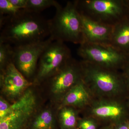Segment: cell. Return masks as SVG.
Returning a JSON list of instances; mask_svg holds the SVG:
<instances>
[{
	"mask_svg": "<svg viewBox=\"0 0 129 129\" xmlns=\"http://www.w3.org/2000/svg\"><path fill=\"white\" fill-rule=\"evenodd\" d=\"M50 20L25 9L18 15L0 17V41L13 46L43 41L50 36Z\"/></svg>",
	"mask_w": 129,
	"mask_h": 129,
	"instance_id": "6da1fadb",
	"label": "cell"
},
{
	"mask_svg": "<svg viewBox=\"0 0 129 129\" xmlns=\"http://www.w3.org/2000/svg\"><path fill=\"white\" fill-rule=\"evenodd\" d=\"M82 79L93 96L98 98H121L128 91L119 70L108 69L81 61Z\"/></svg>",
	"mask_w": 129,
	"mask_h": 129,
	"instance_id": "7a4b0ae2",
	"label": "cell"
},
{
	"mask_svg": "<svg viewBox=\"0 0 129 129\" xmlns=\"http://www.w3.org/2000/svg\"><path fill=\"white\" fill-rule=\"evenodd\" d=\"M50 35L53 41L70 42L80 45L84 42L80 14L75 1L56 9L55 17L50 19Z\"/></svg>",
	"mask_w": 129,
	"mask_h": 129,
	"instance_id": "3957f363",
	"label": "cell"
},
{
	"mask_svg": "<svg viewBox=\"0 0 129 129\" xmlns=\"http://www.w3.org/2000/svg\"><path fill=\"white\" fill-rule=\"evenodd\" d=\"M74 1L80 14L106 25L114 26L128 16L127 0Z\"/></svg>",
	"mask_w": 129,
	"mask_h": 129,
	"instance_id": "277c9868",
	"label": "cell"
},
{
	"mask_svg": "<svg viewBox=\"0 0 129 129\" xmlns=\"http://www.w3.org/2000/svg\"><path fill=\"white\" fill-rule=\"evenodd\" d=\"M77 53L84 61L117 70H121L129 56L110 45L85 42L80 45Z\"/></svg>",
	"mask_w": 129,
	"mask_h": 129,
	"instance_id": "5b68a950",
	"label": "cell"
},
{
	"mask_svg": "<svg viewBox=\"0 0 129 129\" xmlns=\"http://www.w3.org/2000/svg\"><path fill=\"white\" fill-rule=\"evenodd\" d=\"M72 58L71 51L64 42H52L40 56L35 75L36 80L42 81L53 76Z\"/></svg>",
	"mask_w": 129,
	"mask_h": 129,
	"instance_id": "8992f818",
	"label": "cell"
},
{
	"mask_svg": "<svg viewBox=\"0 0 129 129\" xmlns=\"http://www.w3.org/2000/svg\"><path fill=\"white\" fill-rule=\"evenodd\" d=\"M36 106L33 91L27 89L11 104L6 115L0 119V129H23L32 117Z\"/></svg>",
	"mask_w": 129,
	"mask_h": 129,
	"instance_id": "52a82bcc",
	"label": "cell"
},
{
	"mask_svg": "<svg viewBox=\"0 0 129 129\" xmlns=\"http://www.w3.org/2000/svg\"><path fill=\"white\" fill-rule=\"evenodd\" d=\"M53 41L48 37L43 41L19 46H13L12 63L25 78L35 75L40 56Z\"/></svg>",
	"mask_w": 129,
	"mask_h": 129,
	"instance_id": "ba28073f",
	"label": "cell"
},
{
	"mask_svg": "<svg viewBox=\"0 0 129 129\" xmlns=\"http://www.w3.org/2000/svg\"><path fill=\"white\" fill-rule=\"evenodd\" d=\"M121 98H98L89 104L90 113L95 119L111 122L113 124L128 120L129 110L127 102Z\"/></svg>",
	"mask_w": 129,
	"mask_h": 129,
	"instance_id": "9c48e42d",
	"label": "cell"
},
{
	"mask_svg": "<svg viewBox=\"0 0 129 129\" xmlns=\"http://www.w3.org/2000/svg\"><path fill=\"white\" fill-rule=\"evenodd\" d=\"M49 78L51 79L52 91L53 94H64V95L82 79L81 62L72 58L59 72Z\"/></svg>",
	"mask_w": 129,
	"mask_h": 129,
	"instance_id": "30bf717a",
	"label": "cell"
},
{
	"mask_svg": "<svg viewBox=\"0 0 129 129\" xmlns=\"http://www.w3.org/2000/svg\"><path fill=\"white\" fill-rule=\"evenodd\" d=\"M1 71V82L3 91L10 99L20 97L32 84L12 63Z\"/></svg>",
	"mask_w": 129,
	"mask_h": 129,
	"instance_id": "8fae6325",
	"label": "cell"
},
{
	"mask_svg": "<svg viewBox=\"0 0 129 129\" xmlns=\"http://www.w3.org/2000/svg\"><path fill=\"white\" fill-rule=\"evenodd\" d=\"M80 14L84 39V42L110 45L113 26L98 22Z\"/></svg>",
	"mask_w": 129,
	"mask_h": 129,
	"instance_id": "7c38bea8",
	"label": "cell"
},
{
	"mask_svg": "<svg viewBox=\"0 0 129 129\" xmlns=\"http://www.w3.org/2000/svg\"><path fill=\"white\" fill-rule=\"evenodd\" d=\"M93 96L85 83L81 79L63 97L61 107H82L88 106L92 101Z\"/></svg>",
	"mask_w": 129,
	"mask_h": 129,
	"instance_id": "4fadbf2b",
	"label": "cell"
},
{
	"mask_svg": "<svg viewBox=\"0 0 129 129\" xmlns=\"http://www.w3.org/2000/svg\"><path fill=\"white\" fill-rule=\"evenodd\" d=\"M110 45L129 55V17L125 18L113 26Z\"/></svg>",
	"mask_w": 129,
	"mask_h": 129,
	"instance_id": "5bb4252c",
	"label": "cell"
},
{
	"mask_svg": "<svg viewBox=\"0 0 129 129\" xmlns=\"http://www.w3.org/2000/svg\"><path fill=\"white\" fill-rule=\"evenodd\" d=\"M59 118L63 129H74L78 124L77 114L73 109L70 107L61 108Z\"/></svg>",
	"mask_w": 129,
	"mask_h": 129,
	"instance_id": "9a60e30c",
	"label": "cell"
},
{
	"mask_svg": "<svg viewBox=\"0 0 129 129\" xmlns=\"http://www.w3.org/2000/svg\"><path fill=\"white\" fill-rule=\"evenodd\" d=\"M52 6L57 9L61 6L54 0H28L25 9L31 12L40 13L45 9Z\"/></svg>",
	"mask_w": 129,
	"mask_h": 129,
	"instance_id": "2e32d148",
	"label": "cell"
},
{
	"mask_svg": "<svg viewBox=\"0 0 129 129\" xmlns=\"http://www.w3.org/2000/svg\"><path fill=\"white\" fill-rule=\"evenodd\" d=\"M53 120V116L50 111H43L36 118L32 125L33 128L49 129L52 125Z\"/></svg>",
	"mask_w": 129,
	"mask_h": 129,
	"instance_id": "e0dca14e",
	"label": "cell"
},
{
	"mask_svg": "<svg viewBox=\"0 0 129 129\" xmlns=\"http://www.w3.org/2000/svg\"><path fill=\"white\" fill-rule=\"evenodd\" d=\"M13 55V46L0 41V65L1 70L12 63Z\"/></svg>",
	"mask_w": 129,
	"mask_h": 129,
	"instance_id": "ac0fdd59",
	"label": "cell"
},
{
	"mask_svg": "<svg viewBox=\"0 0 129 129\" xmlns=\"http://www.w3.org/2000/svg\"><path fill=\"white\" fill-rule=\"evenodd\" d=\"M24 9L13 5L10 0L0 1V17H13L21 13Z\"/></svg>",
	"mask_w": 129,
	"mask_h": 129,
	"instance_id": "d6986e66",
	"label": "cell"
},
{
	"mask_svg": "<svg viewBox=\"0 0 129 129\" xmlns=\"http://www.w3.org/2000/svg\"><path fill=\"white\" fill-rule=\"evenodd\" d=\"M79 129H97L96 120L91 117L84 118L78 122Z\"/></svg>",
	"mask_w": 129,
	"mask_h": 129,
	"instance_id": "ffe728a7",
	"label": "cell"
},
{
	"mask_svg": "<svg viewBox=\"0 0 129 129\" xmlns=\"http://www.w3.org/2000/svg\"><path fill=\"white\" fill-rule=\"evenodd\" d=\"M121 70L126 88L129 91V56Z\"/></svg>",
	"mask_w": 129,
	"mask_h": 129,
	"instance_id": "44dd1931",
	"label": "cell"
},
{
	"mask_svg": "<svg viewBox=\"0 0 129 129\" xmlns=\"http://www.w3.org/2000/svg\"><path fill=\"white\" fill-rule=\"evenodd\" d=\"M11 106L6 100L1 97L0 100V119L5 117Z\"/></svg>",
	"mask_w": 129,
	"mask_h": 129,
	"instance_id": "7402d4cb",
	"label": "cell"
},
{
	"mask_svg": "<svg viewBox=\"0 0 129 129\" xmlns=\"http://www.w3.org/2000/svg\"><path fill=\"white\" fill-rule=\"evenodd\" d=\"M113 125V129H129V119L123 120Z\"/></svg>",
	"mask_w": 129,
	"mask_h": 129,
	"instance_id": "603a6c76",
	"label": "cell"
},
{
	"mask_svg": "<svg viewBox=\"0 0 129 129\" xmlns=\"http://www.w3.org/2000/svg\"><path fill=\"white\" fill-rule=\"evenodd\" d=\"M10 2L16 6L20 8L25 9L28 0H10Z\"/></svg>",
	"mask_w": 129,
	"mask_h": 129,
	"instance_id": "cb8c5ba5",
	"label": "cell"
},
{
	"mask_svg": "<svg viewBox=\"0 0 129 129\" xmlns=\"http://www.w3.org/2000/svg\"><path fill=\"white\" fill-rule=\"evenodd\" d=\"M101 129H113V125H109V126L103 127Z\"/></svg>",
	"mask_w": 129,
	"mask_h": 129,
	"instance_id": "d4e9b609",
	"label": "cell"
},
{
	"mask_svg": "<svg viewBox=\"0 0 129 129\" xmlns=\"http://www.w3.org/2000/svg\"><path fill=\"white\" fill-rule=\"evenodd\" d=\"M127 106H128V108L129 110V97L127 99Z\"/></svg>",
	"mask_w": 129,
	"mask_h": 129,
	"instance_id": "484cf974",
	"label": "cell"
},
{
	"mask_svg": "<svg viewBox=\"0 0 129 129\" xmlns=\"http://www.w3.org/2000/svg\"><path fill=\"white\" fill-rule=\"evenodd\" d=\"M127 3H128V6L129 7V12H128V17H129V0H127Z\"/></svg>",
	"mask_w": 129,
	"mask_h": 129,
	"instance_id": "4316f807",
	"label": "cell"
}]
</instances>
